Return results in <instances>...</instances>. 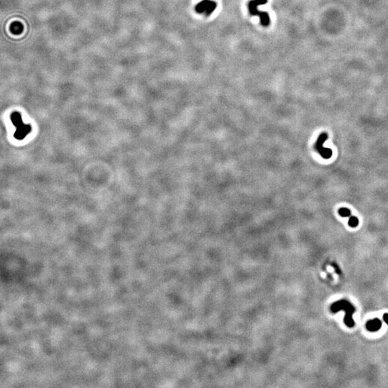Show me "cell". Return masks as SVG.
<instances>
[{
  "instance_id": "cell-4",
  "label": "cell",
  "mask_w": 388,
  "mask_h": 388,
  "mask_svg": "<svg viewBox=\"0 0 388 388\" xmlns=\"http://www.w3.org/2000/svg\"><path fill=\"white\" fill-rule=\"evenodd\" d=\"M216 8V3L211 0H203L196 4L195 7L196 11L199 14H204L208 16L215 11Z\"/></svg>"
},
{
  "instance_id": "cell-6",
  "label": "cell",
  "mask_w": 388,
  "mask_h": 388,
  "mask_svg": "<svg viewBox=\"0 0 388 388\" xmlns=\"http://www.w3.org/2000/svg\"><path fill=\"white\" fill-rule=\"evenodd\" d=\"M338 212H339V215L342 216V217H349V216H350L351 214H352L351 211L347 208H341L339 209Z\"/></svg>"
},
{
  "instance_id": "cell-1",
  "label": "cell",
  "mask_w": 388,
  "mask_h": 388,
  "mask_svg": "<svg viewBox=\"0 0 388 388\" xmlns=\"http://www.w3.org/2000/svg\"><path fill=\"white\" fill-rule=\"evenodd\" d=\"M331 310L333 313H337L339 310L345 311L344 323L348 327H353L354 326V321L352 318L353 313L355 311V308L352 303L345 300H339L333 303L331 306Z\"/></svg>"
},
{
  "instance_id": "cell-7",
  "label": "cell",
  "mask_w": 388,
  "mask_h": 388,
  "mask_svg": "<svg viewBox=\"0 0 388 388\" xmlns=\"http://www.w3.org/2000/svg\"><path fill=\"white\" fill-rule=\"evenodd\" d=\"M348 224H349V226H351V227H357V226L359 225V219H358V218L356 217V216H351L349 221H348Z\"/></svg>"
},
{
  "instance_id": "cell-3",
  "label": "cell",
  "mask_w": 388,
  "mask_h": 388,
  "mask_svg": "<svg viewBox=\"0 0 388 388\" xmlns=\"http://www.w3.org/2000/svg\"><path fill=\"white\" fill-rule=\"evenodd\" d=\"M327 134L323 132L318 137L315 144V150L320 154V155L323 158L326 159V160L330 159L331 157L332 156V150L329 148H326L323 147V143L327 140Z\"/></svg>"
},
{
  "instance_id": "cell-2",
  "label": "cell",
  "mask_w": 388,
  "mask_h": 388,
  "mask_svg": "<svg viewBox=\"0 0 388 388\" xmlns=\"http://www.w3.org/2000/svg\"><path fill=\"white\" fill-rule=\"evenodd\" d=\"M267 2V0H251L248 3V9L251 15L260 17V23L265 27H267L270 24V16L267 12L260 11L259 7L266 4Z\"/></svg>"
},
{
  "instance_id": "cell-5",
  "label": "cell",
  "mask_w": 388,
  "mask_h": 388,
  "mask_svg": "<svg viewBox=\"0 0 388 388\" xmlns=\"http://www.w3.org/2000/svg\"><path fill=\"white\" fill-rule=\"evenodd\" d=\"M382 326V322L379 318H375L374 319L369 320L366 323V328L369 331L375 332L377 331L378 330L380 329Z\"/></svg>"
},
{
  "instance_id": "cell-8",
  "label": "cell",
  "mask_w": 388,
  "mask_h": 388,
  "mask_svg": "<svg viewBox=\"0 0 388 388\" xmlns=\"http://www.w3.org/2000/svg\"><path fill=\"white\" fill-rule=\"evenodd\" d=\"M383 320L385 321V322L388 324V313H385L384 315H383Z\"/></svg>"
}]
</instances>
